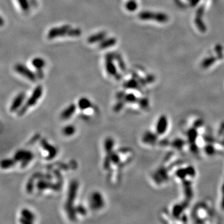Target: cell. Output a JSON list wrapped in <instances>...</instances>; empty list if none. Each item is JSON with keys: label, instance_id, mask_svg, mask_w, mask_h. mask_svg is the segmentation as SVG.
I'll list each match as a JSON object with an SVG mask.
<instances>
[{"label": "cell", "instance_id": "1", "mask_svg": "<svg viewBox=\"0 0 224 224\" xmlns=\"http://www.w3.org/2000/svg\"><path fill=\"white\" fill-rule=\"evenodd\" d=\"M78 188V183L76 180H72L69 186L67 200L65 204V209L70 220H76V211L74 206V203L77 197Z\"/></svg>", "mask_w": 224, "mask_h": 224}, {"label": "cell", "instance_id": "2", "mask_svg": "<svg viewBox=\"0 0 224 224\" xmlns=\"http://www.w3.org/2000/svg\"><path fill=\"white\" fill-rule=\"evenodd\" d=\"M80 34L81 31L78 29H73L69 26H63L51 29L47 34V37L49 39H52L57 37H62L66 35L72 37L79 36H80Z\"/></svg>", "mask_w": 224, "mask_h": 224}, {"label": "cell", "instance_id": "3", "mask_svg": "<svg viewBox=\"0 0 224 224\" xmlns=\"http://www.w3.org/2000/svg\"><path fill=\"white\" fill-rule=\"evenodd\" d=\"M43 92V87L41 85L37 86L33 90L31 95L26 101L25 105L22 106L21 108L17 111V115L19 116H23L25 113H26V112L29 108L34 106L37 104L38 100L40 98V97H42Z\"/></svg>", "mask_w": 224, "mask_h": 224}, {"label": "cell", "instance_id": "4", "mask_svg": "<svg viewBox=\"0 0 224 224\" xmlns=\"http://www.w3.org/2000/svg\"><path fill=\"white\" fill-rule=\"evenodd\" d=\"M13 158L17 162H19L21 163L22 168H25L33 159L34 154L29 150H19L14 153Z\"/></svg>", "mask_w": 224, "mask_h": 224}, {"label": "cell", "instance_id": "5", "mask_svg": "<svg viewBox=\"0 0 224 224\" xmlns=\"http://www.w3.org/2000/svg\"><path fill=\"white\" fill-rule=\"evenodd\" d=\"M105 205V201L101 194L98 191L93 192L89 198V206L93 211L100 210Z\"/></svg>", "mask_w": 224, "mask_h": 224}, {"label": "cell", "instance_id": "6", "mask_svg": "<svg viewBox=\"0 0 224 224\" xmlns=\"http://www.w3.org/2000/svg\"><path fill=\"white\" fill-rule=\"evenodd\" d=\"M14 69L18 74L26 77L28 80L32 81V82H34L36 80V77L33 72H32L30 69H29L27 67L23 66V64H16L14 67Z\"/></svg>", "mask_w": 224, "mask_h": 224}, {"label": "cell", "instance_id": "7", "mask_svg": "<svg viewBox=\"0 0 224 224\" xmlns=\"http://www.w3.org/2000/svg\"><path fill=\"white\" fill-rule=\"evenodd\" d=\"M40 145H41V146L43 147L44 150L47 152L48 156H47L46 158L48 160L52 159L56 156L57 153V149L55 148V146L49 144L46 139H43L41 140V141H40Z\"/></svg>", "mask_w": 224, "mask_h": 224}, {"label": "cell", "instance_id": "8", "mask_svg": "<svg viewBox=\"0 0 224 224\" xmlns=\"http://www.w3.org/2000/svg\"><path fill=\"white\" fill-rule=\"evenodd\" d=\"M26 98V95L24 93H19L12 101L11 105L10 107L9 110L11 112H14L16 111H18L19 109L21 108Z\"/></svg>", "mask_w": 224, "mask_h": 224}, {"label": "cell", "instance_id": "9", "mask_svg": "<svg viewBox=\"0 0 224 224\" xmlns=\"http://www.w3.org/2000/svg\"><path fill=\"white\" fill-rule=\"evenodd\" d=\"M168 126V118L166 116L162 115L159 118L156 125V133L158 135H163L167 130Z\"/></svg>", "mask_w": 224, "mask_h": 224}, {"label": "cell", "instance_id": "10", "mask_svg": "<svg viewBox=\"0 0 224 224\" xmlns=\"http://www.w3.org/2000/svg\"><path fill=\"white\" fill-rule=\"evenodd\" d=\"M21 218L20 222L22 223H32L35 220L34 214L28 209H23L21 211Z\"/></svg>", "mask_w": 224, "mask_h": 224}, {"label": "cell", "instance_id": "11", "mask_svg": "<svg viewBox=\"0 0 224 224\" xmlns=\"http://www.w3.org/2000/svg\"><path fill=\"white\" fill-rule=\"evenodd\" d=\"M106 70L107 72L113 76L117 75V70L113 63V57L112 54H108L106 57Z\"/></svg>", "mask_w": 224, "mask_h": 224}, {"label": "cell", "instance_id": "12", "mask_svg": "<svg viewBox=\"0 0 224 224\" xmlns=\"http://www.w3.org/2000/svg\"><path fill=\"white\" fill-rule=\"evenodd\" d=\"M76 111V106L74 104H71L66 108L60 113V118L64 120H67L71 118Z\"/></svg>", "mask_w": 224, "mask_h": 224}, {"label": "cell", "instance_id": "13", "mask_svg": "<svg viewBox=\"0 0 224 224\" xmlns=\"http://www.w3.org/2000/svg\"><path fill=\"white\" fill-rule=\"evenodd\" d=\"M77 105L79 109L82 111L86 110L92 107V104L91 101L86 97H82L80 98L78 101Z\"/></svg>", "mask_w": 224, "mask_h": 224}, {"label": "cell", "instance_id": "14", "mask_svg": "<svg viewBox=\"0 0 224 224\" xmlns=\"http://www.w3.org/2000/svg\"><path fill=\"white\" fill-rule=\"evenodd\" d=\"M142 139L146 144L154 145L157 140V136L151 132L147 131L144 134Z\"/></svg>", "mask_w": 224, "mask_h": 224}, {"label": "cell", "instance_id": "15", "mask_svg": "<svg viewBox=\"0 0 224 224\" xmlns=\"http://www.w3.org/2000/svg\"><path fill=\"white\" fill-rule=\"evenodd\" d=\"M154 178L158 182H161L162 181L167 180L168 179L167 170L164 168H160L155 174Z\"/></svg>", "mask_w": 224, "mask_h": 224}, {"label": "cell", "instance_id": "16", "mask_svg": "<svg viewBox=\"0 0 224 224\" xmlns=\"http://www.w3.org/2000/svg\"><path fill=\"white\" fill-rule=\"evenodd\" d=\"M114 140L111 137H108L104 141V149L107 154H110L113 152L114 147Z\"/></svg>", "mask_w": 224, "mask_h": 224}, {"label": "cell", "instance_id": "17", "mask_svg": "<svg viewBox=\"0 0 224 224\" xmlns=\"http://www.w3.org/2000/svg\"><path fill=\"white\" fill-rule=\"evenodd\" d=\"M106 34L104 32H100L97 34H93L88 38V42L90 44L96 43L97 42L103 40L105 38Z\"/></svg>", "mask_w": 224, "mask_h": 224}, {"label": "cell", "instance_id": "18", "mask_svg": "<svg viewBox=\"0 0 224 224\" xmlns=\"http://www.w3.org/2000/svg\"><path fill=\"white\" fill-rule=\"evenodd\" d=\"M16 162L14 158L4 159L1 161V167L2 169H9L14 166Z\"/></svg>", "mask_w": 224, "mask_h": 224}, {"label": "cell", "instance_id": "19", "mask_svg": "<svg viewBox=\"0 0 224 224\" xmlns=\"http://www.w3.org/2000/svg\"><path fill=\"white\" fill-rule=\"evenodd\" d=\"M116 43V40L115 38L111 37L109 39H105L101 43L100 47L101 49H105L108 47H110L114 46Z\"/></svg>", "mask_w": 224, "mask_h": 224}, {"label": "cell", "instance_id": "20", "mask_svg": "<svg viewBox=\"0 0 224 224\" xmlns=\"http://www.w3.org/2000/svg\"><path fill=\"white\" fill-rule=\"evenodd\" d=\"M197 136H198V133H197V129L194 127L192 128H191L188 131L187 136H188V139L189 142H190V144L194 143L195 141H196Z\"/></svg>", "mask_w": 224, "mask_h": 224}, {"label": "cell", "instance_id": "21", "mask_svg": "<svg viewBox=\"0 0 224 224\" xmlns=\"http://www.w3.org/2000/svg\"><path fill=\"white\" fill-rule=\"evenodd\" d=\"M32 64L34 67L37 69V70H40L43 67H44L45 61L42 58L36 57L32 60Z\"/></svg>", "mask_w": 224, "mask_h": 224}, {"label": "cell", "instance_id": "22", "mask_svg": "<svg viewBox=\"0 0 224 224\" xmlns=\"http://www.w3.org/2000/svg\"><path fill=\"white\" fill-rule=\"evenodd\" d=\"M62 132L66 136H71L75 133V128L72 125H68L63 128Z\"/></svg>", "mask_w": 224, "mask_h": 224}, {"label": "cell", "instance_id": "23", "mask_svg": "<svg viewBox=\"0 0 224 224\" xmlns=\"http://www.w3.org/2000/svg\"><path fill=\"white\" fill-rule=\"evenodd\" d=\"M185 207V206H183L182 204H177L175 205L173 208V215L174 217L176 218H178L179 217V216L180 215V214H182L183 209Z\"/></svg>", "mask_w": 224, "mask_h": 224}, {"label": "cell", "instance_id": "24", "mask_svg": "<svg viewBox=\"0 0 224 224\" xmlns=\"http://www.w3.org/2000/svg\"><path fill=\"white\" fill-rule=\"evenodd\" d=\"M171 145L177 150H181L183 146L185 145V142L182 139H174L171 143Z\"/></svg>", "mask_w": 224, "mask_h": 224}, {"label": "cell", "instance_id": "25", "mask_svg": "<svg viewBox=\"0 0 224 224\" xmlns=\"http://www.w3.org/2000/svg\"><path fill=\"white\" fill-rule=\"evenodd\" d=\"M108 155H110V156L112 164H113L114 165H120V162H121V160H120V157L118 153H116L115 152H112L110 154H108Z\"/></svg>", "mask_w": 224, "mask_h": 224}, {"label": "cell", "instance_id": "26", "mask_svg": "<svg viewBox=\"0 0 224 224\" xmlns=\"http://www.w3.org/2000/svg\"><path fill=\"white\" fill-rule=\"evenodd\" d=\"M184 191H185V194H186V196L188 197V198H191L192 196V189H191V183L188 181H186L185 182V184H184Z\"/></svg>", "mask_w": 224, "mask_h": 224}, {"label": "cell", "instance_id": "27", "mask_svg": "<svg viewBox=\"0 0 224 224\" xmlns=\"http://www.w3.org/2000/svg\"><path fill=\"white\" fill-rule=\"evenodd\" d=\"M19 6L21 7V9L24 11H26L29 10V4L28 2V0H17Z\"/></svg>", "mask_w": 224, "mask_h": 224}, {"label": "cell", "instance_id": "28", "mask_svg": "<svg viewBox=\"0 0 224 224\" xmlns=\"http://www.w3.org/2000/svg\"><path fill=\"white\" fill-rule=\"evenodd\" d=\"M204 151L207 155L212 156L215 154V150L213 146V145H212V143H209L206 145V146L204 147Z\"/></svg>", "mask_w": 224, "mask_h": 224}, {"label": "cell", "instance_id": "29", "mask_svg": "<svg viewBox=\"0 0 224 224\" xmlns=\"http://www.w3.org/2000/svg\"><path fill=\"white\" fill-rule=\"evenodd\" d=\"M123 98L126 102H128V103H135L138 101L136 97L132 93H130V94H127V95H125Z\"/></svg>", "mask_w": 224, "mask_h": 224}, {"label": "cell", "instance_id": "30", "mask_svg": "<svg viewBox=\"0 0 224 224\" xmlns=\"http://www.w3.org/2000/svg\"><path fill=\"white\" fill-rule=\"evenodd\" d=\"M176 175L178 178H179L182 180H184L186 178V177L188 176L186 168H184V169L181 168V169H178L176 172Z\"/></svg>", "mask_w": 224, "mask_h": 224}, {"label": "cell", "instance_id": "31", "mask_svg": "<svg viewBox=\"0 0 224 224\" xmlns=\"http://www.w3.org/2000/svg\"><path fill=\"white\" fill-rule=\"evenodd\" d=\"M75 209L77 214H80V215H85L87 214L86 209L82 205H78L75 207Z\"/></svg>", "mask_w": 224, "mask_h": 224}, {"label": "cell", "instance_id": "32", "mask_svg": "<svg viewBox=\"0 0 224 224\" xmlns=\"http://www.w3.org/2000/svg\"><path fill=\"white\" fill-rule=\"evenodd\" d=\"M34 177H31L29 178L27 185H26V191L28 192L31 193L32 192V191H33V188H34Z\"/></svg>", "mask_w": 224, "mask_h": 224}, {"label": "cell", "instance_id": "33", "mask_svg": "<svg viewBox=\"0 0 224 224\" xmlns=\"http://www.w3.org/2000/svg\"><path fill=\"white\" fill-rule=\"evenodd\" d=\"M111 164H112V161H111L110 156V155L107 154V156L105 157L104 161V168L106 170H108L109 169V168L110 167Z\"/></svg>", "mask_w": 224, "mask_h": 224}, {"label": "cell", "instance_id": "34", "mask_svg": "<svg viewBox=\"0 0 224 224\" xmlns=\"http://www.w3.org/2000/svg\"><path fill=\"white\" fill-rule=\"evenodd\" d=\"M186 170L188 176L192 177L195 176L196 171H195V169L192 166H188V167L186 168Z\"/></svg>", "mask_w": 224, "mask_h": 224}, {"label": "cell", "instance_id": "35", "mask_svg": "<svg viewBox=\"0 0 224 224\" xmlns=\"http://www.w3.org/2000/svg\"><path fill=\"white\" fill-rule=\"evenodd\" d=\"M127 8L128 9V11H134L136 8V3L134 2L130 1L127 3Z\"/></svg>", "mask_w": 224, "mask_h": 224}, {"label": "cell", "instance_id": "36", "mask_svg": "<svg viewBox=\"0 0 224 224\" xmlns=\"http://www.w3.org/2000/svg\"><path fill=\"white\" fill-rule=\"evenodd\" d=\"M123 103L121 101H119L117 104H116V105H115L113 107V110L115 112H118L123 108Z\"/></svg>", "mask_w": 224, "mask_h": 224}, {"label": "cell", "instance_id": "37", "mask_svg": "<svg viewBox=\"0 0 224 224\" xmlns=\"http://www.w3.org/2000/svg\"><path fill=\"white\" fill-rule=\"evenodd\" d=\"M139 104L142 108H146L148 107V101L146 98H142L139 100Z\"/></svg>", "mask_w": 224, "mask_h": 224}, {"label": "cell", "instance_id": "38", "mask_svg": "<svg viewBox=\"0 0 224 224\" xmlns=\"http://www.w3.org/2000/svg\"><path fill=\"white\" fill-rule=\"evenodd\" d=\"M203 120L201 119H198V120H196L194 123V127L197 129L199 127H201L203 125Z\"/></svg>", "mask_w": 224, "mask_h": 224}, {"label": "cell", "instance_id": "39", "mask_svg": "<svg viewBox=\"0 0 224 224\" xmlns=\"http://www.w3.org/2000/svg\"><path fill=\"white\" fill-rule=\"evenodd\" d=\"M190 150H191V151L194 154H196L198 153V147L194 143H192L191 144V146H190Z\"/></svg>", "mask_w": 224, "mask_h": 224}, {"label": "cell", "instance_id": "40", "mask_svg": "<svg viewBox=\"0 0 224 224\" xmlns=\"http://www.w3.org/2000/svg\"><path fill=\"white\" fill-rule=\"evenodd\" d=\"M224 135V122L222 123V124L220 126L218 131V135L221 136Z\"/></svg>", "mask_w": 224, "mask_h": 224}, {"label": "cell", "instance_id": "41", "mask_svg": "<svg viewBox=\"0 0 224 224\" xmlns=\"http://www.w3.org/2000/svg\"><path fill=\"white\" fill-rule=\"evenodd\" d=\"M203 138H204L205 141H206V142H209V143H212V142H214L213 139H212V138H211L210 136H205V137Z\"/></svg>", "mask_w": 224, "mask_h": 224}]
</instances>
